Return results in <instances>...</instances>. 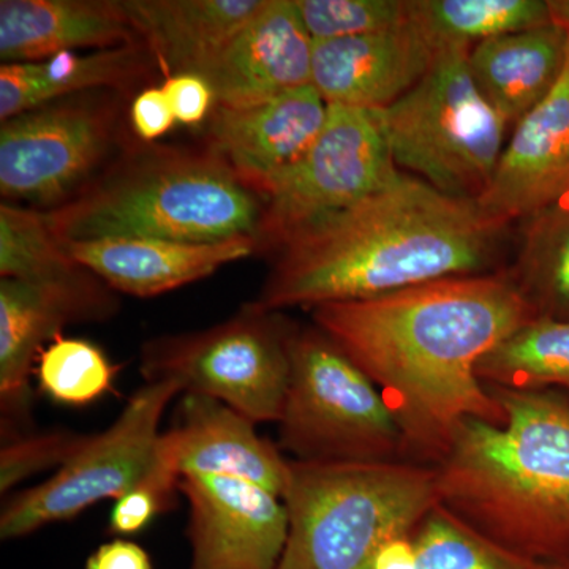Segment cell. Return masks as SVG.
Wrapping results in <instances>:
<instances>
[{
	"mask_svg": "<svg viewBox=\"0 0 569 569\" xmlns=\"http://www.w3.org/2000/svg\"><path fill=\"white\" fill-rule=\"evenodd\" d=\"M415 569H541L468 526L438 503L415 533Z\"/></svg>",
	"mask_w": 569,
	"mask_h": 569,
	"instance_id": "4316f807",
	"label": "cell"
},
{
	"mask_svg": "<svg viewBox=\"0 0 569 569\" xmlns=\"http://www.w3.org/2000/svg\"><path fill=\"white\" fill-rule=\"evenodd\" d=\"M313 41L351 39L408 24V0H296Z\"/></svg>",
	"mask_w": 569,
	"mask_h": 569,
	"instance_id": "4dcf8cb0",
	"label": "cell"
},
{
	"mask_svg": "<svg viewBox=\"0 0 569 569\" xmlns=\"http://www.w3.org/2000/svg\"><path fill=\"white\" fill-rule=\"evenodd\" d=\"M477 376L511 391L569 389V321L531 318L479 361Z\"/></svg>",
	"mask_w": 569,
	"mask_h": 569,
	"instance_id": "d4e9b609",
	"label": "cell"
},
{
	"mask_svg": "<svg viewBox=\"0 0 569 569\" xmlns=\"http://www.w3.org/2000/svg\"><path fill=\"white\" fill-rule=\"evenodd\" d=\"M400 173L377 111L329 104L312 148L261 192L258 252L276 253L293 236L347 211Z\"/></svg>",
	"mask_w": 569,
	"mask_h": 569,
	"instance_id": "30bf717a",
	"label": "cell"
},
{
	"mask_svg": "<svg viewBox=\"0 0 569 569\" xmlns=\"http://www.w3.org/2000/svg\"><path fill=\"white\" fill-rule=\"evenodd\" d=\"M569 193V51L553 91L520 119L505 144L482 211L511 224Z\"/></svg>",
	"mask_w": 569,
	"mask_h": 569,
	"instance_id": "9a60e30c",
	"label": "cell"
},
{
	"mask_svg": "<svg viewBox=\"0 0 569 569\" xmlns=\"http://www.w3.org/2000/svg\"><path fill=\"white\" fill-rule=\"evenodd\" d=\"M312 56L296 0H266L204 80L216 104L246 107L312 86Z\"/></svg>",
	"mask_w": 569,
	"mask_h": 569,
	"instance_id": "e0dca14e",
	"label": "cell"
},
{
	"mask_svg": "<svg viewBox=\"0 0 569 569\" xmlns=\"http://www.w3.org/2000/svg\"><path fill=\"white\" fill-rule=\"evenodd\" d=\"M174 381H146L118 419L89 437L50 479L9 498L0 512V538L17 539L80 516L103 500H119L140 481L159 445L160 422L176 396Z\"/></svg>",
	"mask_w": 569,
	"mask_h": 569,
	"instance_id": "8fae6325",
	"label": "cell"
},
{
	"mask_svg": "<svg viewBox=\"0 0 569 569\" xmlns=\"http://www.w3.org/2000/svg\"><path fill=\"white\" fill-rule=\"evenodd\" d=\"M176 119L162 88H148L134 97L130 123L142 142L159 140L173 129Z\"/></svg>",
	"mask_w": 569,
	"mask_h": 569,
	"instance_id": "836d02e7",
	"label": "cell"
},
{
	"mask_svg": "<svg viewBox=\"0 0 569 569\" xmlns=\"http://www.w3.org/2000/svg\"><path fill=\"white\" fill-rule=\"evenodd\" d=\"M157 69L142 41L92 52L63 51L39 62L2 63L0 119L14 118L63 97L126 92Z\"/></svg>",
	"mask_w": 569,
	"mask_h": 569,
	"instance_id": "7402d4cb",
	"label": "cell"
},
{
	"mask_svg": "<svg viewBox=\"0 0 569 569\" xmlns=\"http://www.w3.org/2000/svg\"><path fill=\"white\" fill-rule=\"evenodd\" d=\"M86 569H153L151 557L137 542L118 538L97 548Z\"/></svg>",
	"mask_w": 569,
	"mask_h": 569,
	"instance_id": "e575fe53",
	"label": "cell"
},
{
	"mask_svg": "<svg viewBox=\"0 0 569 569\" xmlns=\"http://www.w3.org/2000/svg\"><path fill=\"white\" fill-rule=\"evenodd\" d=\"M63 246L74 263L99 277L111 290L138 298L168 293L258 252L257 241L250 236L211 244L104 238Z\"/></svg>",
	"mask_w": 569,
	"mask_h": 569,
	"instance_id": "ac0fdd59",
	"label": "cell"
},
{
	"mask_svg": "<svg viewBox=\"0 0 569 569\" xmlns=\"http://www.w3.org/2000/svg\"><path fill=\"white\" fill-rule=\"evenodd\" d=\"M164 78L206 77L266 0H122Z\"/></svg>",
	"mask_w": 569,
	"mask_h": 569,
	"instance_id": "ffe728a7",
	"label": "cell"
},
{
	"mask_svg": "<svg viewBox=\"0 0 569 569\" xmlns=\"http://www.w3.org/2000/svg\"><path fill=\"white\" fill-rule=\"evenodd\" d=\"M122 2L114 0H2L0 59L39 62L63 51L107 50L138 43Z\"/></svg>",
	"mask_w": 569,
	"mask_h": 569,
	"instance_id": "44dd1931",
	"label": "cell"
},
{
	"mask_svg": "<svg viewBox=\"0 0 569 569\" xmlns=\"http://www.w3.org/2000/svg\"><path fill=\"white\" fill-rule=\"evenodd\" d=\"M114 290L88 269L56 280H0V441L32 432L31 376L43 348L69 325L118 312Z\"/></svg>",
	"mask_w": 569,
	"mask_h": 569,
	"instance_id": "7c38bea8",
	"label": "cell"
},
{
	"mask_svg": "<svg viewBox=\"0 0 569 569\" xmlns=\"http://www.w3.org/2000/svg\"><path fill=\"white\" fill-rule=\"evenodd\" d=\"M417 565V546L415 535H406L389 541L378 553L373 569H415Z\"/></svg>",
	"mask_w": 569,
	"mask_h": 569,
	"instance_id": "d590c367",
	"label": "cell"
},
{
	"mask_svg": "<svg viewBox=\"0 0 569 569\" xmlns=\"http://www.w3.org/2000/svg\"><path fill=\"white\" fill-rule=\"evenodd\" d=\"M511 224L477 200L417 176L395 181L277 250L254 307L280 312L359 301L448 279L498 272Z\"/></svg>",
	"mask_w": 569,
	"mask_h": 569,
	"instance_id": "7a4b0ae2",
	"label": "cell"
},
{
	"mask_svg": "<svg viewBox=\"0 0 569 569\" xmlns=\"http://www.w3.org/2000/svg\"><path fill=\"white\" fill-rule=\"evenodd\" d=\"M541 565V569H569V560L553 561V563Z\"/></svg>",
	"mask_w": 569,
	"mask_h": 569,
	"instance_id": "74e56055",
	"label": "cell"
},
{
	"mask_svg": "<svg viewBox=\"0 0 569 569\" xmlns=\"http://www.w3.org/2000/svg\"><path fill=\"white\" fill-rule=\"evenodd\" d=\"M293 328L252 302L230 320L148 340L141 350L146 381H174L183 395L212 397L252 419L279 421L290 381Z\"/></svg>",
	"mask_w": 569,
	"mask_h": 569,
	"instance_id": "9c48e42d",
	"label": "cell"
},
{
	"mask_svg": "<svg viewBox=\"0 0 569 569\" xmlns=\"http://www.w3.org/2000/svg\"><path fill=\"white\" fill-rule=\"evenodd\" d=\"M565 396H567V399L569 400V389H565Z\"/></svg>",
	"mask_w": 569,
	"mask_h": 569,
	"instance_id": "f35d334b",
	"label": "cell"
},
{
	"mask_svg": "<svg viewBox=\"0 0 569 569\" xmlns=\"http://www.w3.org/2000/svg\"><path fill=\"white\" fill-rule=\"evenodd\" d=\"M182 473L179 470L178 440L173 429L159 438L156 456L140 481L112 505L108 531L118 537H132L178 503Z\"/></svg>",
	"mask_w": 569,
	"mask_h": 569,
	"instance_id": "f546056e",
	"label": "cell"
},
{
	"mask_svg": "<svg viewBox=\"0 0 569 569\" xmlns=\"http://www.w3.org/2000/svg\"><path fill=\"white\" fill-rule=\"evenodd\" d=\"M408 22L437 51L473 48L505 33L550 24L548 0H408Z\"/></svg>",
	"mask_w": 569,
	"mask_h": 569,
	"instance_id": "484cf974",
	"label": "cell"
},
{
	"mask_svg": "<svg viewBox=\"0 0 569 569\" xmlns=\"http://www.w3.org/2000/svg\"><path fill=\"white\" fill-rule=\"evenodd\" d=\"M89 437L70 429H50L44 432L32 430L6 441L0 447V492L2 496L10 492L40 471L61 468L80 451Z\"/></svg>",
	"mask_w": 569,
	"mask_h": 569,
	"instance_id": "1f68e13d",
	"label": "cell"
},
{
	"mask_svg": "<svg viewBox=\"0 0 569 569\" xmlns=\"http://www.w3.org/2000/svg\"><path fill=\"white\" fill-rule=\"evenodd\" d=\"M257 422L220 400L183 395L176 408L173 432L178 440L179 470L183 475H216L244 479L283 497L290 460Z\"/></svg>",
	"mask_w": 569,
	"mask_h": 569,
	"instance_id": "d6986e66",
	"label": "cell"
},
{
	"mask_svg": "<svg viewBox=\"0 0 569 569\" xmlns=\"http://www.w3.org/2000/svg\"><path fill=\"white\" fill-rule=\"evenodd\" d=\"M66 246L52 233L44 211L0 206V276L2 279L56 280L80 272Z\"/></svg>",
	"mask_w": 569,
	"mask_h": 569,
	"instance_id": "83f0119b",
	"label": "cell"
},
{
	"mask_svg": "<svg viewBox=\"0 0 569 569\" xmlns=\"http://www.w3.org/2000/svg\"><path fill=\"white\" fill-rule=\"evenodd\" d=\"M508 274L535 316L569 321V193L520 220Z\"/></svg>",
	"mask_w": 569,
	"mask_h": 569,
	"instance_id": "cb8c5ba5",
	"label": "cell"
},
{
	"mask_svg": "<svg viewBox=\"0 0 569 569\" xmlns=\"http://www.w3.org/2000/svg\"><path fill=\"white\" fill-rule=\"evenodd\" d=\"M179 488L190 507V569H279L288 538L282 498L216 475H183Z\"/></svg>",
	"mask_w": 569,
	"mask_h": 569,
	"instance_id": "4fadbf2b",
	"label": "cell"
},
{
	"mask_svg": "<svg viewBox=\"0 0 569 569\" xmlns=\"http://www.w3.org/2000/svg\"><path fill=\"white\" fill-rule=\"evenodd\" d=\"M122 92L63 97L0 126V193L51 211L78 197L123 151Z\"/></svg>",
	"mask_w": 569,
	"mask_h": 569,
	"instance_id": "ba28073f",
	"label": "cell"
},
{
	"mask_svg": "<svg viewBox=\"0 0 569 569\" xmlns=\"http://www.w3.org/2000/svg\"><path fill=\"white\" fill-rule=\"evenodd\" d=\"M488 388L507 419L459 426L432 466L438 503L518 556L569 560V400Z\"/></svg>",
	"mask_w": 569,
	"mask_h": 569,
	"instance_id": "3957f363",
	"label": "cell"
},
{
	"mask_svg": "<svg viewBox=\"0 0 569 569\" xmlns=\"http://www.w3.org/2000/svg\"><path fill=\"white\" fill-rule=\"evenodd\" d=\"M282 500L288 538L279 569H373L389 541L417 533L437 507L436 468L290 460Z\"/></svg>",
	"mask_w": 569,
	"mask_h": 569,
	"instance_id": "5b68a950",
	"label": "cell"
},
{
	"mask_svg": "<svg viewBox=\"0 0 569 569\" xmlns=\"http://www.w3.org/2000/svg\"><path fill=\"white\" fill-rule=\"evenodd\" d=\"M44 216L62 244L104 238L211 244L257 238L263 198L203 146L132 144L88 189Z\"/></svg>",
	"mask_w": 569,
	"mask_h": 569,
	"instance_id": "277c9868",
	"label": "cell"
},
{
	"mask_svg": "<svg viewBox=\"0 0 569 569\" xmlns=\"http://www.w3.org/2000/svg\"><path fill=\"white\" fill-rule=\"evenodd\" d=\"M470 50L438 51L426 77L377 112L399 170L451 197L478 200L496 171L509 127L475 84Z\"/></svg>",
	"mask_w": 569,
	"mask_h": 569,
	"instance_id": "8992f818",
	"label": "cell"
},
{
	"mask_svg": "<svg viewBox=\"0 0 569 569\" xmlns=\"http://www.w3.org/2000/svg\"><path fill=\"white\" fill-rule=\"evenodd\" d=\"M329 104L313 86L246 107L216 104L203 133V148L227 164L261 197L316 142Z\"/></svg>",
	"mask_w": 569,
	"mask_h": 569,
	"instance_id": "5bb4252c",
	"label": "cell"
},
{
	"mask_svg": "<svg viewBox=\"0 0 569 569\" xmlns=\"http://www.w3.org/2000/svg\"><path fill=\"white\" fill-rule=\"evenodd\" d=\"M162 89L176 122L197 126L208 121L216 107L212 88L200 74L182 73L164 78Z\"/></svg>",
	"mask_w": 569,
	"mask_h": 569,
	"instance_id": "d6a6232c",
	"label": "cell"
},
{
	"mask_svg": "<svg viewBox=\"0 0 569 569\" xmlns=\"http://www.w3.org/2000/svg\"><path fill=\"white\" fill-rule=\"evenodd\" d=\"M36 372L44 396L62 406L84 407L111 391L119 366L88 340L59 335L41 351Z\"/></svg>",
	"mask_w": 569,
	"mask_h": 569,
	"instance_id": "f1b7e54d",
	"label": "cell"
},
{
	"mask_svg": "<svg viewBox=\"0 0 569 569\" xmlns=\"http://www.w3.org/2000/svg\"><path fill=\"white\" fill-rule=\"evenodd\" d=\"M535 316L508 271L448 277L312 309L313 323L380 388L408 455H447L466 419L503 425L479 361Z\"/></svg>",
	"mask_w": 569,
	"mask_h": 569,
	"instance_id": "6da1fadb",
	"label": "cell"
},
{
	"mask_svg": "<svg viewBox=\"0 0 569 569\" xmlns=\"http://www.w3.org/2000/svg\"><path fill=\"white\" fill-rule=\"evenodd\" d=\"M550 24L569 36V0H548Z\"/></svg>",
	"mask_w": 569,
	"mask_h": 569,
	"instance_id": "8d00e7d4",
	"label": "cell"
},
{
	"mask_svg": "<svg viewBox=\"0 0 569 569\" xmlns=\"http://www.w3.org/2000/svg\"><path fill=\"white\" fill-rule=\"evenodd\" d=\"M437 54L410 22L369 36L313 41L312 86L328 104L381 111L426 77Z\"/></svg>",
	"mask_w": 569,
	"mask_h": 569,
	"instance_id": "2e32d148",
	"label": "cell"
},
{
	"mask_svg": "<svg viewBox=\"0 0 569 569\" xmlns=\"http://www.w3.org/2000/svg\"><path fill=\"white\" fill-rule=\"evenodd\" d=\"M280 448L301 462H395L406 440L391 408L353 359L317 326L290 336Z\"/></svg>",
	"mask_w": 569,
	"mask_h": 569,
	"instance_id": "52a82bcc",
	"label": "cell"
},
{
	"mask_svg": "<svg viewBox=\"0 0 569 569\" xmlns=\"http://www.w3.org/2000/svg\"><path fill=\"white\" fill-rule=\"evenodd\" d=\"M568 51L567 32L553 24L538 26L475 44L468 67L482 97L508 127H515L553 91Z\"/></svg>",
	"mask_w": 569,
	"mask_h": 569,
	"instance_id": "603a6c76",
	"label": "cell"
}]
</instances>
